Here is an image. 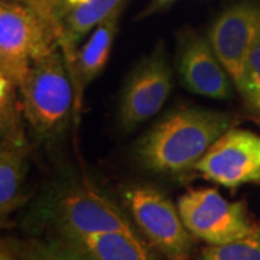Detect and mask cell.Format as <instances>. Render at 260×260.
<instances>
[{
    "instance_id": "obj_4",
    "label": "cell",
    "mask_w": 260,
    "mask_h": 260,
    "mask_svg": "<svg viewBox=\"0 0 260 260\" xmlns=\"http://www.w3.org/2000/svg\"><path fill=\"white\" fill-rule=\"evenodd\" d=\"M121 203L143 240L156 253L169 260L191 257L194 236L167 194L148 184H132L123 188Z\"/></svg>"
},
{
    "instance_id": "obj_7",
    "label": "cell",
    "mask_w": 260,
    "mask_h": 260,
    "mask_svg": "<svg viewBox=\"0 0 260 260\" xmlns=\"http://www.w3.org/2000/svg\"><path fill=\"white\" fill-rule=\"evenodd\" d=\"M177 205L189 233L210 246L236 242L254 229L244 204L229 201L214 188L191 189Z\"/></svg>"
},
{
    "instance_id": "obj_23",
    "label": "cell",
    "mask_w": 260,
    "mask_h": 260,
    "mask_svg": "<svg viewBox=\"0 0 260 260\" xmlns=\"http://www.w3.org/2000/svg\"><path fill=\"white\" fill-rule=\"evenodd\" d=\"M2 148H5V145H3V143L0 142V149H2Z\"/></svg>"
},
{
    "instance_id": "obj_15",
    "label": "cell",
    "mask_w": 260,
    "mask_h": 260,
    "mask_svg": "<svg viewBox=\"0 0 260 260\" xmlns=\"http://www.w3.org/2000/svg\"><path fill=\"white\" fill-rule=\"evenodd\" d=\"M25 123L18 87L0 70V142L5 146L26 148Z\"/></svg>"
},
{
    "instance_id": "obj_17",
    "label": "cell",
    "mask_w": 260,
    "mask_h": 260,
    "mask_svg": "<svg viewBox=\"0 0 260 260\" xmlns=\"http://www.w3.org/2000/svg\"><path fill=\"white\" fill-rule=\"evenodd\" d=\"M15 243L28 260H88L73 246L55 236Z\"/></svg>"
},
{
    "instance_id": "obj_18",
    "label": "cell",
    "mask_w": 260,
    "mask_h": 260,
    "mask_svg": "<svg viewBox=\"0 0 260 260\" xmlns=\"http://www.w3.org/2000/svg\"><path fill=\"white\" fill-rule=\"evenodd\" d=\"M239 91L249 109L260 117V37L247 58Z\"/></svg>"
},
{
    "instance_id": "obj_10",
    "label": "cell",
    "mask_w": 260,
    "mask_h": 260,
    "mask_svg": "<svg viewBox=\"0 0 260 260\" xmlns=\"http://www.w3.org/2000/svg\"><path fill=\"white\" fill-rule=\"evenodd\" d=\"M177 68L188 91L213 100L232 97V78L215 55L208 38L186 32L179 41Z\"/></svg>"
},
{
    "instance_id": "obj_14",
    "label": "cell",
    "mask_w": 260,
    "mask_h": 260,
    "mask_svg": "<svg viewBox=\"0 0 260 260\" xmlns=\"http://www.w3.org/2000/svg\"><path fill=\"white\" fill-rule=\"evenodd\" d=\"M28 162L25 149H0V217L15 210L25 200Z\"/></svg>"
},
{
    "instance_id": "obj_16",
    "label": "cell",
    "mask_w": 260,
    "mask_h": 260,
    "mask_svg": "<svg viewBox=\"0 0 260 260\" xmlns=\"http://www.w3.org/2000/svg\"><path fill=\"white\" fill-rule=\"evenodd\" d=\"M198 260H260V224L246 237L236 242L208 246Z\"/></svg>"
},
{
    "instance_id": "obj_12",
    "label": "cell",
    "mask_w": 260,
    "mask_h": 260,
    "mask_svg": "<svg viewBox=\"0 0 260 260\" xmlns=\"http://www.w3.org/2000/svg\"><path fill=\"white\" fill-rule=\"evenodd\" d=\"M127 0H59L55 10V32L58 45L67 65L74 59L77 44L113 10L124 6Z\"/></svg>"
},
{
    "instance_id": "obj_6",
    "label": "cell",
    "mask_w": 260,
    "mask_h": 260,
    "mask_svg": "<svg viewBox=\"0 0 260 260\" xmlns=\"http://www.w3.org/2000/svg\"><path fill=\"white\" fill-rule=\"evenodd\" d=\"M174 73L160 41L130 71L119 102V126L130 133L155 117L171 95Z\"/></svg>"
},
{
    "instance_id": "obj_8",
    "label": "cell",
    "mask_w": 260,
    "mask_h": 260,
    "mask_svg": "<svg viewBox=\"0 0 260 260\" xmlns=\"http://www.w3.org/2000/svg\"><path fill=\"white\" fill-rule=\"evenodd\" d=\"M195 171L225 188L260 184V135L232 127L197 164Z\"/></svg>"
},
{
    "instance_id": "obj_19",
    "label": "cell",
    "mask_w": 260,
    "mask_h": 260,
    "mask_svg": "<svg viewBox=\"0 0 260 260\" xmlns=\"http://www.w3.org/2000/svg\"><path fill=\"white\" fill-rule=\"evenodd\" d=\"M0 260H28L15 242H0Z\"/></svg>"
},
{
    "instance_id": "obj_3",
    "label": "cell",
    "mask_w": 260,
    "mask_h": 260,
    "mask_svg": "<svg viewBox=\"0 0 260 260\" xmlns=\"http://www.w3.org/2000/svg\"><path fill=\"white\" fill-rule=\"evenodd\" d=\"M41 215L56 237L136 232L124 208L87 184L67 182L52 188L41 203Z\"/></svg>"
},
{
    "instance_id": "obj_11",
    "label": "cell",
    "mask_w": 260,
    "mask_h": 260,
    "mask_svg": "<svg viewBox=\"0 0 260 260\" xmlns=\"http://www.w3.org/2000/svg\"><path fill=\"white\" fill-rule=\"evenodd\" d=\"M124 6L113 10L109 16L97 23L83 47L77 49L73 62L68 65L74 85L75 110H80L85 88L102 74L109 62Z\"/></svg>"
},
{
    "instance_id": "obj_1",
    "label": "cell",
    "mask_w": 260,
    "mask_h": 260,
    "mask_svg": "<svg viewBox=\"0 0 260 260\" xmlns=\"http://www.w3.org/2000/svg\"><path fill=\"white\" fill-rule=\"evenodd\" d=\"M230 113L181 107L172 110L136 142L133 155L142 169L175 175L195 169L214 143L233 127Z\"/></svg>"
},
{
    "instance_id": "obj_5",
    "label": "cell",
    "mask_w": 260,
    "mask_h": 260,
    "mask_svg": "<svg viewBox=\"0 0 260 260\" xmlns=\"http://www.w3.org/2000/svg\"><path fill=\"white\" fill-rule=\"evenodd\" d=\"M59 47L55 29L38 10L0 0V70L20 87L30 67Z\"/></svg>"
},
{
    "instance_id": "obj_13",
    "label": "cell",
    "mask_w": 260,
    "mask_h": 260,
    "mask_svg": "<svg viewBox=\"0 0 260 260\" xmlns=\"http://www.w3.org/2000/svg\"><path fill=\"white\" fill-rule=\"evenodd\" d=\"M58 239L73 246L88 260H160L138 232H109Z\"/></svg>"
},
{
    "instance_id": "obj_20",
    "label": "cell",
    "mask_w": 260,
    "mask_h": 260,
    "mask_svg": "<svg viewBox=\"0 0 260 260\" xmlns=\"http://www.w3.org/2000/svg\"><path fill=\"white\" fill-rule=\"evenodd\" d=\"M175 2H178V0H150L148 6L139 13V19L148 18V16H152V15L158 13V12H162V10L168 9V8L172 6Z\"/></svg>"
},
{
    "instance_id": "obj_9",
    "label": "cell",
    "mask_w": 260,
    "mask_h": 260,
    "mask_svg": "<svg viewBox=\"0 0 260 260\" xmlns=\"http://www.w3.org/2000/svg\"><path fill=\"white\" fill-rule=\"evenodd\" d=\"M260 37V6L242 2L225 9L208 30V41L239 88L251 49Z\"/></svg>"
},
{
    "instance_id": "obj_2",
    "label": "cell",
    "mask_w": 260,
    "mask_h": 260,
    "mask_svg": "<svg viewBox=\"0 0 260 260\" xmlns=\"http://www.w3.org/2000/svg\"><path fill=\"white\" fill-rule=\"evenodd\" d=\"M18 90L32 133L44 142L59 139L75 110L74 85L61 48L32 65Z\"/></svg>"
},
{
    "instance_id": "obj_21",
    "label": "cell",
    "mask_w": 260,
    "mask_h": 260,
    "mask_svg": "<svg viewBox=\"0 0 260 260\" xmlns=\"http://www.w3.org/2000/svg\"><path fill=\"white\" fill-rule=\"evenodd\" d=\"M37 2L39 3L41 9L44 10L45 16L49 19L51 25H52L54 29H55V19H54V15H55V10L56 8H58V5H59V0H37ZM55 35H56V32H55Z\"/></svg>"
},
{
    "instance_id": "obj_22",
    "label": "cell",
    "mask_w": 260,
    "mask_h": 260,
    "mask_svg": "<svg viewBox=\"0 0 260 260\" xmlns=\"http://www.w3.org/2000/svg\"><path fill=\"white\" fill-rule=\"evenodd\" d=\"M18 2H22V3H25V5H28V6H30V8H34L35 10H38V12H39V13H41V15L48 20V18L45 16V13H44V10L41 9V6H39V3H38L37 0H18ZM48 22H49V20H48Z\"/></svg>"
}]
</instances>
